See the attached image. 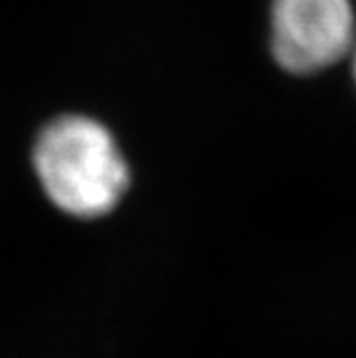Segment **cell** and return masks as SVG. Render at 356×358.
I'll use <instances>...</instances> for the list:
<instances>
[{
	"mask_svg": "<svg viewBox=\"0 0 356 358\" xmlns=\"http://www.w3.org/2000/svg\"><path fill=\"white\" fill-rule=\"evenodd\" d=\"M352 56H354V79H356V40H354V47H352Z\"/></svg>",
	"mask_w": 356,
	"mask_h": 358,
	"instance_id": "obj_3",
	"label": "cell"
},
{
	"mask_svg": "<svg viewBox=\"0 0 356 358\" xmlns=\"http://www.w3.org/2000/svg\"><path fill=\"white\" fill-rule=\"evenodd\" d=\"M33 166L49 199L74 217L107 215L130 185L116 139L88 116L51 120L35 141Z\"/></svg>",
	"mask_w": 356,
	"mask_h": 358,
	"instance_id": "obj_1",
	"label": "cell"
},
{
	"mask_svg": "<svg viewBox=\"0 0 356 358\" xmlns=\"http://www.w3.org/2000/svg\"><path fill=\"white\" fill-rule=\"evenodd\" d=\"M354 40L350 0H273L271 49L287 72L327 70L352 51Z\"/></svg>",
	"mask_w": 356,
	"mask_h": 358,
	"instance_id": "obj_2",
	"label": "cell"
}]
</instances>
